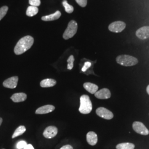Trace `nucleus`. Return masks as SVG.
Masks as SVG:
<instances>
[{
  "mask_svg": "<svg viewBox=\"0 0 149 149\" xmlns=\"http://www.w3.org/2000/svg\"><path fill=\"white\" fill-rule=\"evenodd\" d=\"M34 43V39L32 36H27L21 38L17 43L14 52L16 55H21L32 47Z\"/></svg>",
  "mask_w": 149,
  "mask_h": 149,
  "instance_id": "f257e3e1",
  "label": "nucleus"
},
{
  "mask_svg": "<svg viewBox=\"0 0 149 149\" xmlns=\"http://www.w3.org/2000/svg\"><path fill=\"white\" fill-rule=\"evenodd\" d=\"M56 81L54 79H47L42 80L40 82V86L43 88H47V87H53L56 85Z\"/></svg>",
  "mask_w": 149,
  "mask_h": 149,
  "instance_id": "f3484780",
  "label": "nucleus"
},
{
  "mask_svg": "<svg viewBox=\"0 0 149 149\" xmlns=\"http://www.w3.org/2000/svg\"><path fill=\"white\" fill-rule=\"evenodd\" d=\"M55 107L52 105H45L38 108L36 111V113L37 114H47L49 113L53 112L55 109Z\"/></svg>",
  "mask_w": 149,
  "mask_h": 149,
  "instance_id": "f8f14e48",
  "label": "nucleus"
},
{
  "mask_svg": "<svg viewBox=\"0 0 149 149\" xmlns=\"http://www.w3.org/2000/svg\"><path fill=\"white\" fill-rule=\"evenodd\" d=\"M61 13L60 11H56L53 14L48 16H43L42 17V20L43 21H52L59 19L61 17Z\"/></svg>",
  "mask_w": 149,
  "mask_h": 149,
  "instance_id": "2eb2a0df",
  "label": "nucleus"
},
{
  "mask_svg": "<svg viewBox=\"0 0 149 149\" xmlns=\"http://www.w3.org/2000/svg\"><path fill=\"white\" fill-rule=\"evenodd\" d=\"M118 64L124 66H133L138 63V60L135 57L128 55H120L116 58Z\"/></svg>",
  "mask_w": 149,
  "mask_h": 149,
  "instance_id": "7ed1b4c3",
  "label": "nucleus"
},
{
  "mask_svg": "<svg viewBox=\"0 0 149 149\" xmlns=\"http://www.w3.org/2000/svg\"><path fill=\"white\" fill-rule=\"evenodd\" d=\"M136 36L141 40L147 39L149 38V26H144L138 29L135 33Z\"/></svg>",
  "mask_w": 149,
  "mask_h": 149,
  "instance_id": "6e6552de",
  "label": "nucleus"
},
{
  "mask_svg": "<svg viewBox=\"0 0 149 149\" xmlns=\"http://www.w3.org/2000/svg\"><path fill=\"white\" fill-rule=\"evenodd\" d=\"M27 95L24 93H17L11 96V99L16 103L24 101L27 99Z\"/></svg>",
  "mask_w": 149,
  "mask_h": 149,
  "instance_id": "4468645a",
  "label": "nucleus"
},
{
  "mask_svg": "<svg viewBox=\"0 0 149 149\" xmlns=\"http://www.w3.org/2000/svg\"><path fill=\"white\" fill-rule=\"evenodd\" d=\"M23 149H34L31 144H27V146Z\"/></svg>",
  "mask_w": 149,
  "mask_h": 149,
  "instance_id": "cd10ccee",
  "label": "nucleus"
},
{
  "mask_svg": "<svg viewBox=\"0 0 149 149\" xmlns=\"http://www.w3.org/2000/svg\"><path fill=\"white\" fill-rule=\"evenodd\" d=\"M92 110V104L90 97L84 95L80 97V106L79 111L84 114H89Z\"/></svg>",
  "mask_w": 149,
  "mask_h": 149,
  "instance_id": "f03ea898",
  "label": "nucleus"
},
{
  "mask_svg": "<svg viewBox=\"0 0 149 149\" xmlns=\"http://www.w3.org/2000/svg\"><path fill=\"white\" fill-rule=\"evenodd\" d=\"M26 130V128L24 126L21 125V126L18 127V128L16 129V130L15 131V132H14V133L13 134L12 138L13 139L15 138L18 136L21 135L23 134L24 133Z\"/></svg>",
  "mask_w": 149,
  "mask_h": 149,
  "instance_id": "aec40b11",
  "label": "nucleus"
},
{
  "mask_svg": "<svg viewBox=\"0 0 149 149\" xmlns=\"http://www.w3.org/2000/svg\"><path fill=\"white\" fill-rule=\"evenodd\" d=\"M74 56L73 55H70L69 59H68V69L71 70L74 67Z\"/></svg>",
  "mask_w": 149,
  "mask_h": 149,
  "instance_id": "5701e85b",
  "label": "nucleus"
},
{
  "mask_svg": "<svg viewBox=\"0 0 149 149\" xmlns=\"http://www.w3.org/2000/svg\"><path fill=\"white\" fill-rule=\"evenodd\" d=\"M8 10V7L6 6H3L0 8V21L6 15Z\"/></svg>",
  "mask_w": 149,
  "mask_h": 149,
  "instance_id": "4be33fe9",
  "label": "nucleus"
},
{
  "mask_svg": "<svg viewBox=\"0 0 149 149\" xmlns=\"http://www.w3.org/2000/svg\"><path fill=\"white\" fill-rule=\"evenodd\" d=\"M18 81V77L13 76L6 80L3 82V85L6 88H11V89L15 88L17 86Z\"/></svg>",
  "mask_w": 149,
  "mask_h": 149,
  "instance_id": "9d476101",
  "label": "nucleus"
},
{
  "mask_svg": "<svg viewBox=\"0 0 149 149\" xmlns=\"http://www.w3.org/2000/svg\"><path fill=\"white\" fill-rule=\"evenodd\" d=\"M27 143L25 141H19L16 145V147L18 149H24L27 146Z\"/></svg>",
  "mask_w": 149,
  "mask_h": 149,
  "instance_id": "b1692460",
  "label": "nucleus"
},
{
  "mask_svg": "<svg viewBox=\"0 0 149 149\" xmlns=\"http://www.w3.org/2000/svg\"><path fill=\"white\" fill-rule=\"evenodd\" d=\"M135 145L130 143H123L118 144L116 146L117 149H134Z\"/></svg>",
  "mask_w": 149,
  "mask_h": 149,
  "instance_id": "6ab92c4d",
  "label": "nucleus"
},
{
  "mask_svg": "<svg viewBox=\"0 0 149 149\" xmlns=\"http://www.w3.org/2000/svg\"><path fill=\"white\" fill-rule=\"evenodd\" d=\"M29 3L31 6L38 7L40 5V0H29Z\"/></svg>",
  "mask_w": 149,
  "mask_h": 149,
  "instance_id": "393cba45",
  "label": "nucleus"
},
{
  "mask_svg": "<svg viewBox=\"0 0 149 149\" xmlns=\"http://www.w3.org/2000/svg\"><path fill=\"white\" fill-rule=\"evenodd\" d=\"M86 139L88 144L92 146H94L96 145L98 141L97 135L93 132H90L87 134Z\"/></svg>",
  "mask_w": 149,
  "mask_h": 149,
  "instance_id": "ddd939ff",
  "label": "nucleus"
},
{
  "mask_svg": "<svg viewBox=\"0 0 149 149\" xmlns=\"http://www.w3.org/2000/svg\"><path fill=\"white\" fill-rule=\"evenodd\" d=\"M84 87L91 94H95L98 91V86L90 82H86L84 84Z\"/></svg>",
  "mask_w": 149,
  "mask_h": 149,
  "instance_id": "dca6fc26",
  "label": "nucleus"
},
{
  "mask_svg": "<svg viewBox=\"0 0 149 149\" xmlns=\"http://www.w3.org/2000/svg\"><path fill=\"white\" fill-rule=\"evenodd\" d=\"M95 96L98 99L106 100L111 97V93L108 88H102L101 90L97 91L95 93Z\"/></svg>",
  "mask_w": 149,
  "mask_h": 149,
  "instance_id": "9b49d317",
  "label": "nucleus"
},
{
  "mask_svg": "<svg viewBox=\"0 0 149 149\" xmlns=\"http://www.w3.org/2000/svg\"><path fill=\"white\" fill-rule=\"evenodd\" d=\"M126 27V23L124 22L118 21L112 22L108 26L109 31L113 33H120L124 30Z\"/></svg>",
  "mask_w": 149,
  "mask_h": 149,
  "instance_id": "39448f33",
  "label": "nucleus"
},
{
  "mask_svg": "<svg viewBox=\"0 0 149 149\" xmlns=\"http://www.w3.org/2000/svg\"></svg>",
  "mask_w": 149,
  "mask_h": 149,
  "instance_id": "7c9ffc66",
  "label": "nucleus"
},
{
  "mask_svg": "<svg viewBox=\"0 0 149 149\" xmlns=\"http://www.w3.org/2000/svg\"><path fill=\"white\" fill-rule=\"evenodd\" d=\"M39 10L37 7L30 6L27 8V11H26V15L28 17H33L36 16L38 13Z\"/></svg>",
  "mask_w": 149,
  "mask_h": 149,
  "instance_id": "a211bd4d",
  "label": "nucleus"
},
{
  "mask_svg": "<svg viewBox=\"0 0 149 149\" xmlns=\"http://www.w3.org/2000/svg\"><path fill=\"white\" fill-rule=\"evenodd\" d=\"M96 114L100 117L102 118L107 120L112 119L114 117V115L111 111L107 109L104 107H100L96 109Z\"/></svg>",
  "mask_w": 149,
  "mask_h": 149,
  "instance_id": "0eeeda50",
  "label": "nucleus"
},
{
  "mask_svg": "<svg viewBox=\"0 0 149 149\" xmlns=\"http://www.w3.org/2000/svg\"><path fill=\"white\" fill-rule=\"evenodd\" d=\"M60 149H74L73 147L72 146H71L70 145H66L63 146V147H61Z\"/></svg>",
  "mask_w": 149,
  "mask_h": 149,
  "instance_id": "bb28decb",
  "label": "nucleus"
},
{
  "mask_svg": "<svg viewBox=\"0 0 149 149\" xmlns=\"http://www.w3.org/2000/svg\"><path fill=\"white\" fill-rule=\"evenodd\" d=\"M63 5L65 8V11L68 13H71L73 12V11L74 10V7L70 5L68 1L66 0H64L63 1Z\"/></svg>",
  "mask_w": 149,
  "mask_h": 149,
  "instance_id": "412c9836",
  "label": "nucleus"
},
{
  "mask_svg": "<svg viewBox=\"0 0 149 149\" xmlns=\"http://www.w3.org/2000/svg\"><path fill=\"white\" fill-rule=\"evenodd\" d=\"M3 122V119H2V118H0V126L1 125V124H2V123Z\"/></svg>",
  "mask_w": 149,
  "mask_h": 149,
  "instance_id": "c756f323",
  "label": "nucleus"
},
{
  "mask_svg": "<svg viewBox=\"0 0 149 149\" xmlns=\"http://www.w3.org/2000/svg\"><path fill=\"white\" fill-rule=\"evenodd\" d=\"M77 3L82 7H85L87 4V0H75Z\"/></svg>",
  "mask_w": 149,
  "mask_h": 149,
  "instance_id": "a878e982",
  "label": "nucleus"
},
{
  "mask_svg": "<svg viewBox=\"0 0 149 149\" xmlns=\"http://www.w3.org/2000/svg\"><path fill=\"white\" fill-rule=\"evenodd\" d=\"M58 129L54 126H49L46 128L44 132L43 136L47 139H52L55 137L58 134Z\"/></svg>",
  "mask_w": 149,
  "mask_h": 149,
  "instance_id": "1a4fd4ad",
  "label": "nucleus"
},
{
  "mask_svg": "<svg viewBox=\"0 0 149 149\" xmlns=\"http://www.w3.org/2000/svg\"><path fill=\"white\" fill-rule=\"evenodd\" d=\"M146 92H147L148 94L149 95V85L146 87Z\"/></svg>",
  "mask_w": 149,
  "mask_h": 149,
  "instance_id": "c85d7f7f",
  "label": "nucleus"
},
{
  "mask_svg": "<svg viewBox=\"0 0 149 149\" xmlns=\"http://www.w3.org/2000/svg\"><path fill=\"white\" fill-rule=\"evenodd\" d=\"M78 25L77 22L72 20L68 24V27L63 34V38L65 40H68L70 38L73 37L77 31Z\"/></svg>",
  "mask_w": 149,
  "mask_h": 149,
  "instance_id": "20e7f679",
  "label": "nucleus"
},
{
  "mask_svg": "<svg viewBox=\"0 0 149 149\" xmlns=\"http://www.w3.org/2000/svg\"><path fill=\"white\" fill-rule=\"evenodd\" d=\"M133 129L134 130L140 135H148L149 134V130L143 123L140 122H134L133 123Z\"/></svg>",
  "mask_w": 149,
  "mask_h": 149,
  "instance_id": "423d86ee",
  "label": "nucleus"
}]
</instances>
